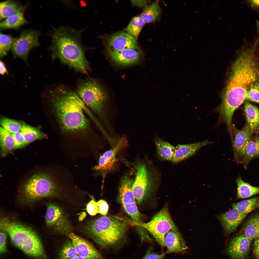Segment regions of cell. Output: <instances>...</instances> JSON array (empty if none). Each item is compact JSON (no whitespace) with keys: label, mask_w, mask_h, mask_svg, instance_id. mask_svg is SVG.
<instances>
[{"label":"cell","mask_w":259,"mask_h":259,"mask_svg":"<svg viewBox=\"0 0 259 259\" xmlns=\"http://www.w3.org/2000/svg\"><path fill=\"white\" fill-rule=\"evenodd\" d=\"M258 45L256 42L246 43L233 63L220 105L224 110L234 112L246 100L248 89L258 81Z\"/></svg>","instance_id":"6da1fadb"},{"label":"cell","mask_w":259,"mask_h":259,"mask_svg":"<svg viewBox=\"0 0 259 259\" xmlns=\"http://www.w3.org/2000/svg\"><path fill=\"white\" fill-rule=\"evenodd\" d=\"M49 93L53 113L63 131L71 133L89 129L88 121L83 112L84 103L77 94L61 86Z\"/></svg>","instance_id":"7a4b0ae2"},{"label":"cell","mask_w":259,"mask_h":259,"mask_svg":"<svg viewBox=\"0 0 259 259\" xmlns=\"http://www.w3.org/2000/svg\"><path fill=\"white\" fill-rule=\"evenodd\" d=\"M75 182L70 171L59 165L55 172H42L32 176L25 183L23 192L26 198L30 201L58 197L75 187Z\"/></svg>","instance_id":"3957f363"},{"label":"cell","mask_w":259,"mask_h":259,"mask_svg":"<svg viewBox=\"0 0 259 259\" xmlns=\"http://www.w3.org/2000/svg\"><path fill=\"white\" fill-rule=\"evenodd\" d=\"M77 31L64 27L56 29L49 47L53 57L75 70L86 73L89 67Z\"/></svg>","instance_id":"277c9868"},{"label":"cell","mask_w":259,"mask_h":259,"mask_svg":"<svg viewBox=\"0 0 259 259\" xmlns=\"http://www.w3.org/2000/svg\"><path fill=\"white\" fill-rule=\"evenodd\" d=\"M128 222L113 216H103L88 223L84 232L102 247L112 248L119 246L125 241Z\"/></svg>","instance_id":"5b68a950"},{"label":"cell","mask_w":259,"mask_h":259,"mask_svg":"<svg viewBox=\"0 0 259 259\" xmlns=\"http://www.w3.org/2000/svg\"><path fill=\"white\" fill-rule=\"evenodd\" d=\"M0 228L8 233L13 243L25 253L36 258L45 255L39 237L31 228L2 217L0 219Z\"/></svg>","instance_id":"8992f818"},{"label":"cell","mask_w":259,"mask_h":259,"mask_svg":"<svg viewBox=\"0 0 259 259\" xmlns=\"http://www.w3.org/2000/svg\"><path fill=\"white\" fill-rule=\"evenodd\" d=\"M77 92L84 103L99 117L107 130H111L108 96L104 89L96 82L89 81L79 85Z\"/></svg>","instance_id":"52a82bcc"},{"label":"cell","mask_w":259,"mask_h":259,"mask_svg":"<svg viewBox=\"0 0 259 259\" xmlns=\"http://www.w3.org/2000/svg\"><path fill=\"white\" fill-rule=\"evenodd\" d=\"M131 224L136 226L141 239L147 237L148 231L162 247L165 246V238L166 234L171 230L177 229L167 206L157 213L148 222L137 224L132 222Z\"/></svg>","instance_id":"ba28073f"},{"label":"cell","mask_w":259,"mask_h":259,"mask_svg":"<svg viewBox=\"0 0 259 259\" xmlns=\"http://www.w3.org/2000/svg\"><path fill=\"white\" fill-rule=\"evenodd\" d=\"M135 167V178L131 189L137 203L141 204L153 194L156 185L145 164L139 162Z\"/></svg>","instance_id":"9c48e42d"},{"label":"cell","mask_w":259,"mask_h":259,"mask_svg":"<svg viewBox=\"0 0 259 259\" xmlns=\"http://www.w3.org/2000/svg\"><path fill=\"white\" fill-rule=\"evenodd\" d=\"M133 181L128 174L123 177L119 186V197L124 211L130 217L132 222L140 224L143 222L132 190Z\"/></svg>","instance_id":"30bf717a"},{"label":"cell","mask_w":259,"mask_h":259,"mask_svg":"<svg viewBox=\"0 0 259 259\" xmlns=\"http://www.w3.org/2000/svg\"><path fill=\"white\" fill-rule=\"evenodd\" d=\"M40 32L29 29L22 31L18 37L15 38L11 49L14 57L19 58L27 64L29 53L32 49L40 45L39 37Z\"/></svg>","instance_id":"8fae6325"},{"label":"cell","mask_w":259,"mask_h":259,"mask_svg":"<svg viewBox=\"0 0 259 259\" xmlns=\"http://www.w3.org/2000/svg\"><path fill=\"white\" fill-rule=\"evenodd\" d=\"M45 219L47 226L53 228L60 234L68 235L72 230L67 215L62 208L57 204L51 203L48 205Z\"/></svg>","instance_id":"7c38bea8"},{"label":"cell","mask_w":259,"mask_h":259,"mask_svg":"<svg viewBox=\"0 0 259 259\" xmlns=\"http://www.w3.org/2000/svg\"><path fill=\"white\" fill-rule=\"evenodd\" d=\"M128 142L126 136L123 135L115 146L100 156L98 164L92 168L95 175H103L114 169L117 161L118 153L127 146Z\"/></svg>","instance_id":"4fadbf2b"},{"label":"cell","mask_w":259,"mask_h":259,"mask_svg":"<svg viewBox=\"0 0 259 259\" xmlns=\"http://www.w3.org/2000/svg\"><path fill=\"white\" fill-rule=\"evenodd\" d=\"M68 236L78 255L89 259H106L88 241L72 233Z\"/></svg>","instance_id":"5bb4252c"},{"label":"cell","mask_w":259,"mask_h":259,"mask_svg":"<svg viewBox=\"0 0 259 259\" xmlns=\"http://www.w3.org/2000/svg\"><path fill=\"white\" fill-rule=\"evenodd\" d=\"M252 241L238 234L232 238L228 244L227 252L232 259H245L250 250Z\"/></svg>","instance_id":"9a60e30c"},{"label":"cell","mask_w":259,"mask_h":259,"mask_svg":"<svg viewBox=\"0 0 259 259\" xmlns=\"http://www.w3.org/2000/svg\"><path fill=\"white\" fill-rule=\"evenodd\" d=\"M233 133L234 138L232 142L234 150V158L239 163L243 155L247 144L251 137L252 133L247 124L241 130L237 129L232 125Z\"/></svg>","instance_id":"2e32d148"},{"label":"cell","mask_w":259,"mask_h":259,"mask_svg":"<svg viewBox=\"0 0 259 259\" xmlns=\"http://www.w3.org/2000/svg\"><path fill=\"white\" fill-rule=\"evenodd\" d=\"M136 40L124 31L115 33L111 35L108 40V50L119 51L128 49H137L138 46Z\"/></svg>","instance_id":"e0dca14e"},{"label":"cell","mask_w":259,"mask_h":259,"mask_svg":"<svg viewBox=\"0 0 259 259\" xmlns=\"http://www.w3.org/2000/svg\"><path fill=\"white\" fill-rule=\"evenodd\" d=\"M247 214L233 209L220 215L219 220L225 235L228 236L235 231Z\"/></svg>","instance_id":"ac0fdd59"},{"label":"cell","mask_w":259,"mask_h":259,"mask_svg":"<svg viewBox=\"0 0 259 259\" xmlns=\"http://www.w3.org/2000/svg\"><path fill=\"white\" fill-rule=\"evenodd\" d=\"M113 61L118 65L128 66L135 65L140 60V55L138 50L128 49L117 51L108 50Z\"/></svg>","instance_id":"d6986e66"},{"label":"cell","mask_w":259,"mask_h":259,"mask_svg":"<svg viewBox=\"0 0 259 259\" xmlns=\"http://www.w3.org/2000/svg\"><path fill=\"white\" fill-rule=\"evenodd\" d=\"M211 143L205 140L189 144L178 145L175 147L172 161L175 163L180 162L193 155L200 148Z\"/></svg>","instance_id":"ffe728a7"},{"label":"cell","mask_w":259,"mask_h":259,"mask_svg":"<svg viewBox=\"0 0 259 259\" xmlns=\"http://www.w3.org/2000/svg\"><path fill=\"white\" fill-rule=\"evenodd\" d=\"M165 243L167 247L166 254L182 252L187 248L177 229L171 230L166 234Z\"/></svg>","instance_id":"44dd1931"},{"label":"cell","mask_w":259,"mask_h":259,"mask_svg":"<svg viewBox=\"0 0 259 259\" xmlns=\"http://www.w3.org/2000/svg\"><path fill=\"white\" fill-rule=\"evenodd\" d=\"M239 233L252 241L259 238V212L247 219Z\"/></svg>","instance_id":"7402d4cb"},{"label":"cell","mask_w":259,"mask_h":259,"mask_svg":"<svg viewBox=\"0 0 259 259\" xmlns=\"http://www.w3.org/2000/svg\"><path fill=\"white\" fill-rule=\"evenodd\" d=\"M259 156V136L251 137L246 147L244 154L239 162L245 168L252 159Z\"/></svg>","instance_id":"603a6c76"},{"label":"cell","mask_w":259,"mask_h":259,"mask_svg":"<svg viewBox=\"0 0 259 259\" xmlns=\"http://www.w3.org/2000/svg\"><path fill=\"white\" fill-rule=\"evenodd\" d=\"M25 6L15 1L7 0L0 3V19L2 20L17 13L23 12Z\"/></svg>","instance_id":"cb8c5ba5"},{"label":"cell","mask_w":259,"mask_h":259,"mask_svg":"<svg viewBox=\"0 0 259 259\" xmlns=\"http://www.w3.org/2000/svg\"><path fill=\"white\" fill-rule=\"evenodd\" d=\"M244 110L247 121L252 133L257 131L259 123V110L256 106L246 102Z\"/></svg>","instance_id":"d4e9b609"},{"label":"cell","mask_w":259,"mask_h":259,"mask_svg":"<svg viewBox=\"0 0 259 259\" xmlns=\"http://www.w3.org/2000/svg\"><path fill=\"white\" fill-rule=\"evenodd\" d=\"M154 141L158 154L159 157L163 160L172 161L175 147L157 136L155 137Z\"/></svg>","instance_id":"484cf974"},{"label":"cell","mask_w":259,"mask_h":259,"mask_svg":"<svg viewBox=\"0 0 259 259\" xmlns=\"http://www.w3.org/2000/svg\"><path fill=\"white\" fill-rule=\"evenodd\" d=\"M237 197L241 199L248 198L259 194V187L252 186L244 181L240 176L236 179Z\"/></svg>","instance_id":"4316f807"},{"label":"cell","mask_w":259,"mask_h":259,"mask_svg":"<svg viewBox=\"0 0 259 259\" xmlns=\"http://www.w3.org/2000/svg\"><path fill=\"white\" fill-rule=\"evenodd\" d=\"M27 23L23 12H20L8 17L2 21L0 23V28L1 29H16Z\"/></svg>","instance_id":"83f0119b"},{"label":"cell","mask_w":259,"mask_h":259,"mask_svg":"<svg viewBox=\"0 0 259 259\" xmlns=\"http://www.w3.org/2000/svg\"><path fill=\"white\" fill-rule=\"evenodd\" d=\"M160 9L158 1L145 6L140 16L145 23L153 22L159 18Z\"/></svg>","instance_id":"f1b7e54d"},{"label":"cell","mask_w":259,"mask_h":259,"mask_svg":"<svg viewBox=\"0 0 259 259\" xmlns=\"http://www.w3.org/2000/svg\"><path fill=\"white\" fill-rule=\"evenodd\" d=\"M232 206L233 209L248 214L253 211L259 208V196L232 203Z\"/></svg>","instance_id":"f546056e"},{"label":"cell","mask_w":259,"mask_h":259,"mask_svg":"<svg viewBox=\"0 0 259 259\" xmlns=\"http://www.w3.org/2000/svg\"><path fill=\"white\" fill-rule=\"evenodd\" d=\"M27 145L34 141L46 137L47 135L39 129L25 124L21 130Z\"/></svg>","instance_id":"4dcf8cb0"},{"label":"cell","mask_w":259,"mask_h":259,"mask_svg":"<svg viewBox=\"0 0 259 259\" xmlns=\"http://www.w3.org/2000/svg\"><path fill=\"white\" fill-rule=\"evenodd\" d=\"M0 145L2 152L12 153L14 142L12 134L1 127L0 128Z\"/></svg>","instance_id":"1f68e13d"},{"label":"cell","mask_w":259,"mask_h":259,"mask_svg":"<svg viewBox=\"0 0 259 259\" xmlns=\"http://www.w3.org/2000/svg\"><path fill=\"white\" fill-rule=\"evenodd\" d=\"M145 23L140 16H135L131 20L125 30L136 40Z\"/></svg>","instance_id":"d6a6232c"},{"label":"cell","mask_w":259,"mask_h":259,"mask_svg":"<svg viewBox=\"0 0 259 259\" xmlns=\"http://www.w3.org/2000/svg\"><path fill=\"white\" fill-rule=\"evenodd\" d=\"M0 124L2 127L11 134L19 131L22 126L19 121L6 118H2Z\"/></svg>","instance_id":"836d02e7"},{"label":"cell","mask_w":259,"mask_h":259,"mask_svg":"<svg viewBox=\"0 0 259 259\" xmlns=\"http://www.w3.org/2000/svg\"><path fill=\"white\" fill-rule=\"evenodd\" d=\"M60 259H70L78 255L71 240H68L62 245L59 253Z\"/></svg>","instance_id":"e575fe53"},{"label":"cell","mask_w":259,"mask_h":259,"mask_svg":"<svg viewBox=\"0 0 259 259\" xmlns=\"http://www.w3.org/2000/svg\"><path fill=\"white\" fill-rule=\"evenodd\" d=\"M15 38L9 35L0 33V57L6 56L11 49Z\"/></svg>","instance_id":"d590c367"},{"label":"cell","mask_w":259,"mask_h":259,"mask_svg":"<svg viewBox=\"0 0 259 259\" xmlns=\"http://www.w3.org/2000/svg\"><path fill=\"white\" fill-rule=\"evenodd\" d=\"M246 100L259 103V84L256 82L252 84L247 90Z\"/></svg>","instance_id":"8d00e7d4"},{"label":"cell","mask_w":259,"mask_h":259,"mask_svg":"<svg viewBox=\"0 0 259 259\" xmlns=\"http://www.w3.org/2000/svg\"><path fill=\"white\" fill-rule=\"evenodd\" d=\"M12 135L14 142V149L21 148L27 145L20 131L12 134Z\"/></svg>","instance_id":"74e56055"},{"label":"cell","mask_w":259,"mask_h":259,"mask_svg":"<svg viewBox=\"0 0 259 259\" xmlns=\"http://www.w3.org/2000/svg\"><path fill=\"white\" fill-rule=\"evenodd\" d=\"M86 210L88 213L90 215L94 216L98 213V205L97 202L94 198L88 204Z\"/></svg>","instance_id":"f35d334b"},{"label":"cell","mask_w":259,"mask_h":259,"mask_svg":"<svg viewBox=\"0 0 259 259\" xmlns=\"http://www.w3.org/2000/svg\"><path fill=\"white\" fill-rule=\"evenodd\" d=\"M152 247L149 248L147 250L144 256L141 259H164L165 253L158 254L153 251Z\"/></svg>","instance_id":"ab89813d"},{"label":"cell","mask_w":259,"mask_h":259,"mask_svg":"<svg viewBox=\"0 0 259 259\" xmlns=\"http://www.w3.org/2000/svg\"><path fill=\"white\" fill-rule=\"evenodd\" d=\"M98 205V213L103 216H106L107 213L109 206L105 201L101 200L97 202Z\"/></svg>","instance_id":"60d3db41"},{"label":"cell","mask_w":259,"mask_h":259,"mask_svg":"<svg viewBox=\"0 0 259 259\" xmlns=\"http://www.w3.org/2000/svg\"><path fill=\"white\" fill-rule=\"evenodd\" d=\"M6 235L4 231H0V252L1 253H5L6 250Z\"/></svg>","instance_id":"b9f144b4"},{"label":"cell","mask_w":259,"mask_h":259,"mask_svg":"<svg viewBox=\"0 0 259 259\" xmlns=\"http://www.w3.org/2000/svg\"><path fill=\"white\" fill-rule=\"evenodd\" d=\"M253 251L256 259H259V238L254 240Z\"/></svg>","instance_id":"7bdbcfd3"},{"label":"cell","mask_w":259,"mask_h":259,"mask_svg":"<svg viewBox=\"0 0 259 259\" xmlns=\"http://www.w3.org/2000/svg\"><path fill=\"white\" fill-rule=\"evenodd\" d=\"M148 0H131L132 4L134 6L139 7L145 6L147 3L150 2Z\"/></svg>","instance_id":"ee69618b"},{"label":"cell","mask_w":259,"mask_h":259,"mask_svg":"<svg viewBox=\"0 0 259 259\" xmlns=\"http://www.w3.org/2000/svg\"><path fill=\"white\" fill-rule=\"evenodd\" d=\"M247 2L253 9L259 10V0H249Z\"/></svg>","instance_id":"f6af8a7d"},{"label":"cell","mask_w":259,"mask_h":259,"mask_svg":"<svg viewBox=\"0 0 259 259\" xmlns=\"http://www.w3.org/2000/svg\"><path fill=\"white\" fill-rule=\"evenodd\" d=\"M0 73L2 75H4L5 74H8L4 63L1 60L0 61Z\"/></svg>","instance_id":"bcb514c9"},{"label":"cell","mask_w":259,"mask_h":259,"mask_svg":"<svg viewBox=\"0 0 259 259\" xmlns=\"http://www.w3.org/2000/svg\"><path fill=\"white\" fill-rule=\"evenodd\" d=\"M70 259H89L82 257L78 255H77L73 258Z\"/></svg>","instance_id":"7dc6e473"},{"label":"cell","mask_w":259,"mask_h":259,"mask_svg":"<svg viewBox=\"0 0 259 259\" xmlns=\"http://www.w3.org/2000/svg\"><path fill=\"white\" fill-rule=\"evenodd\" d=\"M256 23L257 25V31L259 34V21L256 20Z\"/></svg>","instance_id":"c3c4849f"},{"label":"cell","mask_w":259,"mask_h":259,"mask_svg":"<svg viewBox=\"0 0 259 259\" xmlns=\"http://www.w3.org/2000/svg\"><path fill=\"white\" fill-rule=\"evenodd\" d=\"M256 132H257V133H259V123L258 126V128H257V130Z\"/></svg>","instance_id":"681fc988"},{"label":"cell","mask_w":259,"mask_h":259,"mask_svg":"<svg viewBox=\"0 0 259 259\" xmlns=\"http://www.w3.org/2000/svg\"><path fill=\"white\" fill-rule=\"evenodd\" d=\"M258 81H259V77L258 79Z\"/></svg>","instance_id":"f907efd6"}]
</instances>
